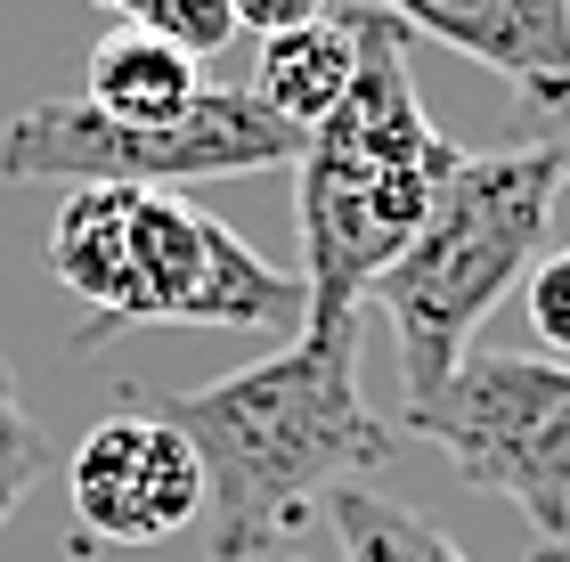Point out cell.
Returning a JSON list of instances; mask_svg holds the SVG:
<instances>
[{
    "label": "cell",
    "instance_id": "cell-9",
    "mask_svg": "<svg viewBox=\"0 0 570 562\" xmlns=\"http://www.w3.org/2000/svg\"><path fill=\"white\" fill-rule=\"evenodd\" d=\"M131 204L139 188H73L58 228H49V277L90 310L73 343H107L139 326V253H131Z\"/></svg>",
    "mask_w": 570,
    "mask_h": 562
},
{
    "label": "cell",
    "instance_id": "cell-15",
    "mask_svg": "<svg viewBox=\"0 0 570 562\" xmlns=\"http://www.w3.org/2000/svg\"><path fill=\"white\" fill-rule=\"evenodd\" d=\"M530 326H538V343H547L554 359H570V245L538 253V269H530Z\"/></svg>",
    "mask_w": 570,
    "mask_h": 562
},
{
    "label": "cell",
    "instance_id": "cell-17",
    "mask_svg": "<svg viewBox=\"0 0 570 562\" xmlns=\"http://www.w3.org/2000/svg\"><path fill=\"white\" fill-rule=\"evenodd\" d=\"M334 0H228V17H237V33H294V24H309V17H326Z\"/></svg>",
    "mask_w": 570,
    "mask_h": 562
},
{
    "label": "cell",
    "instance_id": "cell-1",
    "mask_svg": "<svg viewBox=\"0 0 570 562\" xmlns=\"http://www.w3.org/2000/svg\"><path fill=\"white\" fill-rule=\"evenodd\" d=\"M367 310L302 318L269 359L155 400L204 456V546L213 562H262L326 514V490L375 473L400 432L358 392Z\"/></svg>",
    "mask_w": 570,
    "mask_h": 562
},
{
    "label": "cell",
    "instance_id": "cell-7",
    "mask_svg": "<svg viewBox=\"0 0 570 562\" xmlns=\"http://www.w3.org/2000/svg\"><path fill=\"white\" fill-rule=\"evenodd\" d=\"M66 497L82 546H171L204 522V456L147 392H131L66 456Z\"/></svg>",
    "mask_w": 570,
    "mask_h": 562
},
{
    "label": "cell",
    "instance_id": "cell-10",
    "mask_svg": "<svg viewBox=\"0 0 570 562\" xmlns=\"http://www.w3.org/2000/svg\"><path fill=\"white\" fill-rule=\"evenodd\" d=\"M358 82V9H326L294 24V33H269L262 41V73H253V98L269 115H285L294 131L309 139L318 122L351 98Z\"/></svg>",
    "mask_w": 570,
    "mask_h": 562
},
{
    "label": "cell",
    "instance_id": "cell-14",
    "mask_svg": "<svg viewBox=\"0 0 570 562\" xmlns=\"http://www.w3.org/2000/svg\"><path fill=\"white\" fill-rule=\"evenodd\" d=\"M49 473V441H41V424L24 416V400H17V375L9 359H0V530H9V514L24 505V490Z\"/></svg>",
    "mask_w": 570,
    "mask_h": 562
},
{
    "label": "cell",
    "instance_id": "cell-11",
    "mask_svg": "<svg viewBox=\"0 0 570 562\" xmlns=\"http://www.w3.org/2000/svg\"><path fill=\"white\" fill-rule=\"evenodd\" d=\"M204 58H188L179 41H155V33H131V24H115L107 41L90 49V82L82 98L98 115H115V122H171V115H188L196 98H204Z\"/></svg>",
    "mask_w": 570,
    "mask_h": 562
},
{
    "label": "cell",
    "instance_id": "cell-3",
    "mask_svg": "<svg viewBox=\"0 0 570 562\" xmlns=\"http://www.w3.org/2000/svg\"><path fill=\"white\" fill-rule=\"evenodd\" d=\"M554 204H562V164L530 139L498 147V156H464L449 171V188H440L432 220L416 228V245H407L367 294V302H383V318H392L407 400L440 392V383L464 367L473 326L498 310V302L522 286V269L547 253Z\"/></svg>",
    "mask_w": 570,
    "mask_h": 562
},
{
    "label": "cell",
    "instance_id": "cell-5",
    "mask_svg": "<svg viewBox=\"0 0 570 562\" xmlns=\"http://www.w3.org/2000/svg\"><path fill=\"white\" fill-rule=\"evenodd\" d=\"M400 424L440 441L473 490L522 505L538 539H570V359L464 351V367L440 392L407 400Z\"/></svg>",
    "mask_w": 570,
    "mask_h": 562
},
{
    "label": "cell",
    "instance_id": "cell-12",
    "mask_svg": "<svg viewBox=\"0 0 570 562\" xmlns=\"http://www.w3.org/2000/svg\"><path fill=\"white\" fill-rule=\"evenodd\" d=\"M326 522H334V539H343V562H473L440 522H424L416 505L367 490V481L326 490Z\"/></svg>",
    "mask_w": 570,
    "mask_h": 562
},
{
    "label": "cell",
    "instance_id": "cell-18",
    "mask_svg": "<svg viewBox=\"0 0 570 562\" xmlns=\"http://www.w3.org/2000/svg\"><path fill=\"white\" fill-rule=\"evenodd\" d=\"M530 562H570V546H554V539H538V554Z\"/></svg>",
    "mask_w": 570,
    "mask_h": 562
},
{
    "label": "cell",
    "instance_id": "cell-4",
    "mask_svg": "<svg viewBox=\"0 0 570 562\" xmlns=\"http://www.w3.org/2000/svg\"><path fill=\"white\" fill-rule=\"evenodd\" d=\"M302 156V131L269 115L253 90H213L171 122H115L90 98H33L0 131L9 188H179V180H237Z\"/></svg>",
    "mask_w": 570,
    "mask_h": 562
},
{
    "label": "cell",
    "instance_id": "cell-2",
    "mask_svg": "<svg viewBox=\"0 0 570 562\" xmlns=\"http://www.w3.org/2000/svg\"><path fill=\"white\" fill-rule=\"evenodd\" d=\"M416 24L383 0H358V82L294 156V228L309 318L367 310L375 277L416 245L464 147L416 98Z\"/></svg>",
    "mask_w": 570,
    "mask_h": 562
},
{
    "label": "cell",
    "instance_id": "cell-16",
    "mask_svg": "<svg viewBox=\"0 0 570 562\" xmlns=\"http://www.w3.org/2000/svg\"><path fill=\"white\" fill-rule=\"evenodd\" d=\"M522 139L562 164V204H570V82L547 90V98H522Z\"/></svg>",
    "mask_w": 570,
    "mask_h": 562
},
{
    "label": "cell",
    "instance_id": "cell-13",
    "mask_svg": "<svg viewBox=\"0 0 570 562\" xmlns=\"http://www.w3.org/2000/svg\"><path fill=\"white\" fill-rule=\"evenodd\" d=\"M115 24H131V33H155V41H179L188 58H213V49L237 33V17H228V0H98Z\"/></svg>",
    "mask_w": 570,
    "mask_h": 562
},
{
    "label": "cell",
    "instance_id": "cell-8",
    "mask_svg": "<svg viewBox=\"0 0 570 562\" xmlns=\"http://www.w3.org/2000/svg\"><path fill=\"white\" fill-rule=\"evenodd\" d=\"M383 9L464 49L473 66L505 73L522 98L570 82V0H383Z\"/></svg>",
    "mask_w": 570,
    "mask_h": 562
},
{
    "label": "cell",
    "instance_id": "cell-6",
    "mask_svg": "<svg viewBox=\"0 0 570 562\" xmlns=\"http://www.w3.org/2000/svg\"><path fill=\"white\" fill-rule=\"evenodd\" d=\"M131 253H139V326L188 318V326H302L309 286L269 269L228 220L171 188H139L131 204Z\"/></svg>",
    "mask_w": 570,
    "mask_h": 562
}]
</instances>
